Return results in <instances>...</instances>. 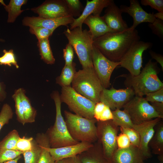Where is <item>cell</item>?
I'll return each mask as SVG.
<instances>
[{"label": "cell", "mask_w": 163, "mask_h": 163, "mask_svg": "<svg viewBox=\"0 0 163 163\" xmlns=\"http://www.w3.org/2000/svg\"><path fill=\"white\" fill-rule=\"evenodd\" d=\"M141 3L144 6H149L158 12H163V0H141Z\"/></svg>", "instance_id": "43"}, {"label": "cell", "mask_w": 163, "mask_h": 163, "mask_svg": "<svg viewBox=\"0 0 163 163\" xmlns=\"http://www.w3.org/2000/svg\"><path fill=\"white\" fill-rule=\"evenodd\" d=\"M26 0H11L9 4L4 5L6 11L8 13L7 22L12 23L14 22L17 18L24 10L21 9V7L26 4Z\"/></svg>", "instance_id": "27"}, {"label": "cell", "mask_w": 163, "mask_h": 163, "mask_svg": "<svg viewBox=\"0 0 163 163\" xmlns=\"http://www.w3.org/2000/svg\"><path fill=\"white\" fill-rule=\"evenodd\" d=\"M23 88L14 90L12 97L15 103V113L18 121L23 125L35 121L37 110L32 106L30 101Z\"/></svg>", "instance_id": "11"}, {"label": "cell", "mask_w": 163, "mask_h": 163, "mask_svg": "<svg viewBox=\"0 0 163 163\" xmlns=\"http://www.w3.org/2000/svg\"><path fill=\"white\" fill-rule=\"evenodd\" d=\"M37 46L41 59L47 64H54L55 59L51 50L49 38L38 40Z\"/></svg>", "instance_id": "28"}, {"label": "cell", "mask_w": 163, "mask_h": 163, "mask_svg": "<svg viewBox=\"0 0 163 163\" xmlns=\"http://www.w3.org/2000/svg\"><path fill=\"white\" fill-rule=\"evenodd\" d=\"M3 52V55L0 56V65L8 66L9 67L13 65L16 69H18L19 66L17 63L13 50L11 49L7 51L4 49Z\"/></svg>", "instance_id": "34"}, {"label": "cell", "mask_w": 163, "mask_h": 163, "mask_svg": "<svg viewBox=\"0 0 163 163\" xmlns=\"http://www.w3.org/2000/svg\"><path fill=\"white\" fill-rule=\"evenodd\" d=\"M93 66L95 72L103 87L109 88L111 74L114 69L120 66V62L112 61L105 56L93 45L92 51Z\"/></svg>", "instance_id": "12"}, {"label": "cell", "mask_w": 163, "mask_h": 163, "mask_svg": "<svg viewBox=\"0 0 163 163\" xmlns=\"http://www.w3.org/2000/svg\"><path fill=\"white\" fill-rule=\"evenodd\" d=\"M40 146L35 139L32 149L22 153L24 163H38L40 155Z\"/></svg>", "instance_id": "32"}, {"label": "cell", "mask_w": 163, "mask_h": 163, "mask_svg": "<svg viewBox=\"0 0 163 163\" xmlns=\"http://www.w3.org/2000/svg\"><path fill=\"white\" fill-rule=\"evenodd\" d=\"M93 143L87 142L78 143L61 147H50L49 151L55 161L67 158L78 155L87 150L93 145Z\"/></svg>", "instance_id": "20"}, {"label": "cell", "mask_w": 163, "mask_h": 163, "mask_svg": "<svg viewBox=\"0 0 163 163\" xmlns=\"http://www.w3.org/2000/svg\"><path fill=\"white\" fill-rule=\"evenodd\" d=\"M151 105L154 109L155 111L163 118V103L161 102L151 103Z\"/></svg>", "instance_id": "47"}, {"label": "cell", "mask_w": 163, "mask_h": 163, "mask_svg": "<svg viewBox=\"0 0 163 163\" xmlns=\"http://www.w3.org/2000/svg\"><path fill=\"white\" fill-rule=\"evenodd\" d=\"M51 97L55 103L56 116L54 125L49 128L46 133L50 148H59L78 143L79 142L74 139L70 136L62 114V102L59 92L56 91H53Z\"/></svg>", "instance_id": "3"}, {"label": "cell", "mask_w": 163, "mask_h": 163, "mask_svg": "<svg viewBox=\"0 0 163 163\" xmlns=\"http://www.w3.org/2000/svg\"><path fill=\"white\" fill-rule=\"evenodd\" d=\"M130 5L128 6L125 5H121L120 8L122 13H127L131 16L133 22L130 27L133 30L140 24L144 22L152 23L156 18L154 15V13H148L145 11L140 5L137 0H130Z\"/></svg>", "instance_id": "16"}, {"label": "cell", "mask_w": 163, "mask_h": 163, "mask_svg": "<svg viewBox=\"0 0 163 163\" xmlns=\"http://www.w3.org/2000/svg\"><path fill=\"white\" fill-rule=\"evenodd\" d=\"M20 137L16 130H12L0 141V149L16 150V144Z\"/></svg>", "instance_id": "31"}, {"label": "cell", "mask_w": 163, "mask_h": 163, "mask_svg": "<svg viewBox=\"0 0 163 163\" xmlns=\"http://www.w3.org/2000/svg\"><path fill=\"white\" fill-rule=\"evenodd\" d=\"M116 142L118 148L123 149L129 147L131 144L127 136L121 133L116 138Z\"/></svg>", "instance_id": "44"}, {"label": "cell", "mask_w": 163, "mask_h": 163, "mask_svg": "<svg viewBox=\"0 0 163 163\" xmlns=\"http://www.w3.org/2000/svg\"><path fill=\"white\" fill-rule=\"evenodd\" d=\"M34 141L35 139L32 137H20L16 144V150L23 153L30 150L33 147Z\"/></svg>", "instance_id": "37"}, {"label": "cell", "mask_w": 163, "mask_h": 163, "mask_svg": "<svg viewBox=\"0 0 163 163\" xmlns=\"http://www.w3.org/2000/svg\"><path fill=\"white\" fill-rule=\"evenodd\" d=\"M113 122L120 127L133 128V125L128 114L124 110L117 109L112 111Z\"/></svg>", "instance_id": "30"}, {"label": "cell", "mask_w": 163, "mask_h": 163, "mask_svg": "<svg viewBox=\"0 0 163 163\" xmlns=\"http://www.w3.org/2000/svg\"><path fill=\"white\" fill-rule=\"evenodd\" d=\"M149 26L153 34L161 39L163 38V20L156 18L153 22L149 24Z\"/></svg>", "instance_id": "40"}, {"label": "cell", "mask_w": 163, "mask_h": 163, "mask_svg": "<svg viewBox=\"0 0 163 163\" xmlns=\"http://www.w3.org/2000/svg\"><path fill=\"white\" fill-rule=\"evenodd\" d=\"M4 41V40L0 38V42H3Z\"/></svg>", "instance_id": "51"}, {"label": "cell", "mask_w": 163, "mask_h": 163, "mask_svg": "<svg viewBox=\"0 0 163 163\" xmlns=\"http://www.w3.org/2000/svg\"><path fill=\"white\" fill-rule=\"evenodd\" d=\"M74 18L72 16L56 19L46 18L39 17H26L22 21L24 26L40 27L54 30L58 27L62 26H67L71 24Z\"/></svg>", "instance_id": "18"}, {"label": "cell", "mask_w": 163, "mask_h": 163, "mask_svg": "<svg viewBox=\"0 0 163 163\" xmlns=\"http://www.w3.org/2000/svg\"><path fill=\"white\" fill-rule=\"evenodd\" d=\"M121 133L126 134L130 141L131 145L139 147L140 140L138 132L133 128L120 127Z\"/></svg>", "instance_id": "35"}, {"label": "cell", "mask_w": 163, "mask_h": 163, "mask_svg": "<svg viewBox=\"0 0 163 163\" xmlns=\"http://www.w3.org/2000/svg\"><path fill=\"white\" fill-rule=\"evenodd\" d=\"M113 1V0H87L86 5L81 15L74 19L73 23L70 24V29L76 27L82 28V24L84 20L90 15H100L104 8H106Z\"/></svg>", "instance_id": "19"}, {"label": "cell", "mask_w": 163, "mask_h": 163, "mask_svg": "<svg viewBox=\"0 0 163 163\" xmlns=\"http://www.w3.org/2000/svg\"><path fill=\"white\" fill-rule=\"evenodd\" d=\"M55 163H81L78 155L65 158L55 161Z\"/></svg>", "instance_id": "46"}, {"label": "cell", "mask_w": 163, "mask_h": 163, "mask_svg": "<svg viewBox=\"0 0 163 163\" xmlns=\"http://www.w3.org/2000/svg\"><path fill=\"white\" fill-rule=\"evenodd\" d=\"M138 31L130 27L119 32H109L93 40V45L110 60L120 62L132 45L140 40Z\"/></svg>", "instance_id": "1"}, {"label": "cell", "mask_w": 163, "mask_h": 163, "mask_svg": "<svg viewBox=\"0 0 163 163\" xmlns=\"http://www.w3.org/2000/svg\"><path fill=\"white\" fill-rule=\"evenodd\" d=\"M154 15L156 18L163 21V12H158L154 13Z\"/></svg>", "instance_id": "49"}, {"label": "cell", "mask_w": 163, "mask_h": 163, "mask_svg": "<svg viewBox=\"0 0 163 163\" xmlns=\"http://www.w3.org/2000/svg\"><path fill=\"white\" fill-rule=\"evenodd\" d=\"M31 10L38 17L43 18L56 19L72 16L65 0H46Z\"/></svg>", "instance_id": "14"}, {"label": "cell", "mask_w": 163, "mask_h": 163, "mask_svg": "<svg viewBox=\"0 0 163 163\" xmlns=\"http://www.w3.org/2000/svg\"><path fill=\"white\" fill-rule=\"evenodd\" d=\"M63 33L76 54L82 68L93 67L92 57L93 40L89 30L79 27L72 30L68 28Z\"/></svg>", "instance_id": "6"}, {"label": "cell", "mask_w": 163, "mask_h": 163, "mask_svg": "<svg viewBox=\"0 0 163 163\" xmlns=\"http://www.w3.org/2000/svg\"><path fill=\"white\" fill-rule=\"evenodd\" d=\"M122 13L113 1L106 8L105 14L102 16L108 27L114 32H122L129 27L123 19Z\"/></svg>", "instance_id": "17"}, {"label": "cell", "mask_w": 163, "mask_h": 163, "mask_svg": "<svg viewBox=\"0 0 163 163\" xmlns=\"http://www.w3.org/2000/svg\"><path fill=\"white\" fill-rule=\"evenodd\" d=\"M160 71L157 63L150 59L138 75L123 74L120 77L125 78L124 83L126 88L132 89L135 96L143 97L163 88V83L158 76Z\"/></svg>", "instance_id": "2"}, {"label": "cell", "mask_w": 163, "mask_h": 163, "mask_svg": "<svg viewBox=\"0 0 163 163\" xmlns=\"http://www.w3.org/2000/svg\"><path fill=\"white\" fill-rule=\"evenodd\" d=\"M65 121L71 137L80 142L94 143L97 141V120L88 119L64 110Z\"/></svg>", "instance_id": "5"}, {"label": "cell", "mask_w": 163, "mask_h": 163, "mask_svg": "<svg viewBox=\"0 0 163 163\" xmlns=\"http://www.w3.org/2000/svg\"><path fill=\"white\" fill-rule=\"evenodd\" d=\"M83 23L88 26L93 40L109 32H114L110 29L100 15L89 16Z\"/></svg>", "instance_id": "23"}, {"label": "cell", "mask_w": 163, "mask_h": 163, "mask_svg": "<svg viewBox=\"0 0 163 163\" xmlns=\"http://www.w3.org/2000/svg\"><path fill=\"white\" fill-rule=\"evenodd\" d=\"M35 140L41 148L40 155L38 163H55V161L48 150L50 147L46 133H38Z\"/></svg>", "instance_id": "24"}, {"label": "cell", "mask_w": 163, "mask_h": 163, "mask_svg": "<svg viewBox=\"0 0 163 163\" xmlns=\"http://www.w3.org/2000/svg\"><path fill=\"white\" fill-rule=\"evenodd\" d=\"M152 45V43L149 42L140 40L136 42L120 59V66L128 71L131 75H138L142 67L143 53Z\"/></svg>", "instance_id": "10"}, {"label": "cell", "mask_w": 163, "mask_h": 163, "mask_svg": "<svg viewBox=\"0 0 163 163\" xmlns=\"http://www.w3.org/2000/svg\"><path fill=\"white\" fill-rule=\"evenodd\" d=\"M134 95V91L130 88L117 89L112 87L108 89L104 88L100 94V101L114 110L123 108Z\"/></svg>", "instance_id": "13"}, {"label": "cell", "mask_w": 163, "mask_h": 163, "mask_svg": "<svg viewBox=\"0 0 163 163\" xmlns=\"http://www.w3.org/2000/svg\"><path fill=\"white\" fill-rule=\"evenodd\" d=\"M75 63L65 65L60 75L56 79V83L62 87L70 86L76 72Z\"/></svg>", "instance_id": "26"}, {"label": "cell", "mask_w": 163, "mask_h": 163, "mask_svg": "<svg viewBox=\"0 0 163 163\" xmlns=\"http://www.w3.org/2000/svg\"><path fill=\"white\" fill-rule=\"evenodd\" d=\"M65 1L71 11L72 16L79 17L84 8L80 0H65Z\"/></svg>", "instance_id": "38"}, {"label": "cell", "mask_w": 163, "mask_h": 163, "mask_svg": "<svg viewBox=\"0 0 163 163\" xmlns=\"http://www.w3.org/2000/svg\"><path fill=\"white\" fill-rule=\"evenodd\" d=\"M145 99L151 103L161 102L163 103V88L146 94Z\"/></svg>", "instance_id": "41"}, {"label": "cell", "mask_w": 163, "mask_h": 163, "mask_svg": "<svg viewBox=\"0 0 163 163\" xmlns=\"http://www.w3.org/2000/svg\"><path fill=\"white\" fill-rule=\"evenodd\" d=\"M149 53L152 58L154 59L157 63H158L161 67L162 71H163V56L161 54L157 53L155 52L150 50Z\"/></svg>", "instance_id": "45"}, {"label": "cell", "mask_w": 163, "mask_h": 163, "mask_svg": "<svg viewBox=\"0 0 163 163\" xmlns=\"http://www.w3.org/2000/svg\"><path fill=\"white\" fill-rule=\"evenodd\" d=\"M78 155L81 163H111L105 156L102 145L98 141Z\"/></svg>", "instance_id": "22"}, {"label": "cell", "mask_w": 163, "mask_h": 163, "mask_svg": "<svg viewBox=\"0 0 163 163\" xmlns=\"http://www.w3.org/2000/svg\"><path fill=\"white\" fill-rule=\"evenodd\" d=\"M21 158V156L20 155L14 159L1 163H18V160Z\"/></svg>", "instance_id": "50"}, {"label": "cell", "mask_w": 163, "mask_h": 163, "mask_svg": "<svg viewBox=\"0 0 163 163\" xmlns=\"http://www.w3.org/2000/svg\"><path fill=\"white\" fill-rule=\"evenodd\" d=\"M155 134L149 145L152 152L156 155H163V122L161 120L156 125Z\"/></svg>", "instance_id": "25"}, {"label": "cell", "mask_w": 163, "mask_h": 163, "mask_svg": "<svg viewBox=\"0 0 163 163\" xmlns=\"http://www.w3.org/2000/svg\"></svg>", "instance_id": "52"}, {"label": "cell", "mask_w": 163, "mask_h": 163, "mask_svg": "<svg viewBox=\"0 0 163 163\" xmlns=\"http://www.w3.org/2000/svg\"><path fill=\"white\" fill-rule=\"evenodd\" d=\"M14 113L11 107L8 103L2 106L0 112V131L2 127L8 124L13 117Z\"/></svg>", "instance_id": "33"}, {"label": "cell", "mask_w": 163, "mask_h": 163, "mask_svg": "<svg viewBox=\"0 0 163 163\" xmlns=\"http://www.w3.org/2000/svg\"><path fill=\"white\" fill-rule=\"evenodd\" d=\"M29 27L30 32L35 35L38 40L49 38L54 31L53 30L40 27L30 26Z\"/></svg>", "instance_id": "36"}, {"label": "cell", "mask_w": 163, "mask_h": 163, "mask_svg": "<svg viewBox=\"0 0 163 163\" xmlns=\"http://www.w3.org/2000/svg\"><path fill=\"white\" fill-rule=\"evenodd\" d=\"M97 141L101 145L105 157L111 161L112 156L118 148L116 138L119 126L112 120L97 122Z\"/></svg>", "instance_id": "9"}, {"label": "cell", "mask_w": 163, "mask_h": 163, "mask_svg": "<svg viewBox=\"0 0 163 163\" xmlns=\"http://www.w3.org/2000/svg\"><path fill=\"white\" fill-rule=\"evenodd\" d=\"M72 88L77 92L95 104L100 101V95L104 88L94 67L76 72L72 83Z\"/></svg>", "instance_id": "4"}, {"label": "cell", "mask_w": 163, "mask_h": 163, "mask_svg": "<svg viewBox=\"0 0 163 163\" xmlns=\"http://www.w3.org/2000/svg\"><path fill=\"white\" fill-rule=\"evenodd\" d=\"M63 56L65 65H71L72 63L74 58V49L69 43L67 44L65 48L63 49Z\"/></svg>", "instance_id": "42"}, {"label": "cell", "mask_w": 163, "mask_h": 163, "mask_svg": "<svg viewBox=\"0 0 163 163\" xmlns=\"http://www.w3.org/2000/svg\"><path fill=\"white\" fill-rule=\"evenodd\" d=\"M161 120L157 117L133 125V128L139 134L140 143L139 148L145 159L152 156L149 149V143L155 134V127Z\"/></svg>", "instance_id": "15"}, {"label": "cell", "mask_w": 163, "mask_h": 163, "mask_svg": "<svg viewBox=\"0 0 163 163\" xmlns=\"http://www.w3.org/2000/svg\"><path fill=\"white\" fill-rule=\"evenodd\" d=\"M22 153L17 150L0 149V163L14 159Z\"/></svg>", "instance_id": "39"}, {"label": "cell", "mask_w": 163, "mask_h": 163, "mask_svg": "<svg viewBox=\"0 0 163 163\" xmlns=\"http://www.w3.org/2000/svg\"><path fill=\"white\" fill-rule=\"evenodd\" d=\"M60 97L61 102L66 104L75 114L88 119L94 118L95 104L77 92L71 86L62 87Z\"/></svg>", "instance_id": "7"}, {"label": "cell", "mask_w": 163, "mask_h": 163, "mask_svg": "<svg viewBox=\"0 0 163 163\" xmlns=\"http://www.w3.org/2000/svg\"><path fill=\"white\" fill-rule=\"evenodd\" d=\"M129 115L133 124H138L161 117L143 97H134L123 107Z\"/></svg>", "instance_id": "8"}, {"label": "cell", "mask_w": 163, "mask_h": 163, "mask_svg": "<svg viewBox=\"0 0 163 163\" xmlns=\"http://www.w3.org/2000/svg\"><path fill=\"white\" fill-rule=\"evenodd\" d=\"M6 89L5 84L0 80V102L3 101L7 97V93Z\"/></svg>", "instance_id": "48"}, {"label": "cell", "mask_w": 163, "mask_h": 163, "mask_svg": "<svg viewBox=\"0 0 163 163\" xmlns=\"http://www.w3.org/2000/svg\"><path fill=\"white\" fill-rule=\"evenodd\" d=\"M145 160L139 147L131 145L123 149L117 148L113 154L111 163H145Z\"/></svg>", "instance_id": "21"}, {"label": "cell", "mask_w": 163, "mask_h": 163, "mask_svg": "<svg viewBox=\"0 0 163 163\" xmlns=\"http://www.w3.org/2000/svg\"><path fill=\"white\" fill-rule=\"evenodd\" d=\"M94 118L98 121H104L113 119L110 108L103 103L99 101L95 104Z\"/></svg>", "instance_id": "29"}]
</instances>
